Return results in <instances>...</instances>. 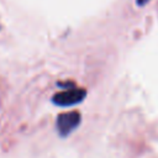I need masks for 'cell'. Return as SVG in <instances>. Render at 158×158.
Here are the masks:
<instances>
[{
  "instance_id": "1",
  "label": "cell",
  "mask_w": 158,
  "mask_h": 158,
  "mask_svg": "<svg viewBox=\"0 0 158 158\" xmlns=\"http://www.w3.org/2000/svg\"><path fill=\"white\" fill-rule=\"evenodd\" d=\"M86 98V90L83 88H69L65 89L64 91L57 93L52 98V102L57 106H73L79 102H81Z\"/></svg>"
},
{
  "instance_id": "2",
  "label": "cell",
  "mask_w": 158,
  "mask_h": 158,
  "mask_svg": "<svg viewBox=\"0 0 158 158\" xmlns=\"http://www.w3.org/2000/svg\"><path fill=\"white\" fill-rule=\"evenodd\" d=\"M81 116L77 111H70V112H63L57 116L56 120V127L58 131V135L60 137H67L69 136L74 130L78 128L80 125Z\"/></svg>"
},
{
  "instance_id": "3",
  "label": "cell",
  "mask_w": 158,
  "mask_h": 158,
  "mask_svg": "<svg viewBox=\"0 0 158 158\" xmlns=\"http://www.w3.org/2000/svg\"><path fill=\"white\" fill-rule=\"evenodd\" d=\"M148 1H151V0H136V4H137L138 6H143V5H146Z\"/></svg>"
}]
</instances>
